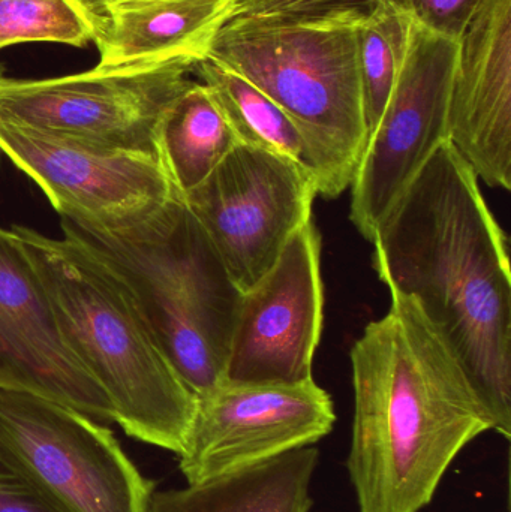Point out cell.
Instances as JSON below:
<instances>
[{
    "label": "cell",
    "instance_id": "obj_10",
    "mask_svg": "<svg viewBox=\"0 0 511 512\" xmlns=\"http://www.w3.org/2000/svg\"><path fill=\"white\" fill-rule=\"evenodd\" d=\"M332 397L314 379L300 384L221 385L198 397L179 468L188 484L203 483L329 435Z\"/></svg>",
    "mask_w": 511,
    "mask_h": 512
},
{
    "label": "cell",
    "instance_id": "obj_16",
    "mask_svg": "<svg viewBox=\"0 0 511 512\" xmlns=\"http://www.w3.org/2000/svg\"><path fill=\"white\" fill-rule=\"evenodd\" d=\"M318 462V448H299L185 489L155 490L147 512H309Z\"/></svg>",
    "mask_w": 511,
    "mask_h": 512
},
{
    "label": "cell",
    "instance_id": "obj_7",
    "mask_svg": "<svg viewBox=\"0 0 511 512\" xmlns=\"http://www.w3.org/2000/svg\"><path fill=\"white\" fill-rule=\"evenodd\" d=\"M195 65L171 59L45 80L2 75L0 123L158 156L159 125L191 86Z\"/></svg>",
    "mask_w": 511,
    "mask_h": 512
},
{
    "label": "cell",
    "instance_id": "obj_3",
    "mask_svg": "<svg viewBox=\"0 0 511 512\" xmlns=\"http://www.w3.org/2000/svg\"><path fill=\"white\" fill-rule=\"evenodd\" d=\"M57 324L113 408L114 423L137 441L180 456L197 408L119 277L80 243L15 225Z\"/></svg>",
    "mask_w": 511,
    "mask_h": 512
},
{
    "label": "cell",
    "instance_id": "obj_23",
    "mask_svg": "<svg viewBox=\"0 0 511 512\" xmlns=\"http://www.w3.org/2000/svg\"><path fill=\"white\" fill-rule=\"evenodd\" d=\"M0 512H60L0 460Z\"/></svg>",
    "mask_w": 511,
    "mask_h": 512
},
{
    "label": "cell",
    "instance_id": "obj_9",
    "mask_svg": "<svg viewBox=\"0 0 511 512\" xmlns=\"http://www.w3.org/2000/svg\"><path fill=\"white\" fill-rule=\"evenodd\" d=\"M317 195V180L302 165L237 143L200 186L179 197L245 292L312 218Z\"/></svg>",
    "mask_w": 511,
    "mask_h": 512
},
{
    "label": "cell",
    "instance_id": "obj_6",
    "mask_svg": "<svg viewBox=\"0 0 511 512\" xmlns=\"http://www.w3.org/2000/svg\"><path fill=\"white\" fill-rule=\"evenodd\" d=\"M0 460L60 512H147L155 492L108 427L3 384Z\"/></svg>",
    "mask_w": 511,
    "mask_h": 512
},
{
    "label": "cell",
    "instance_id": "obj_14",
    "mask_svg": "<svg viewBox=\"0 0 511 512\" xmlns=\"http://www.w3.org/2000/svg\"><path fill=\"white\" fill-rule=\"evenodd\" d=\"M449 141L491 188L511 189V0H480L458 41Z\"/></svg>",
    "mask_w": 511,
    "mask_h": 512
},
{
    "label": "cell",
    "instance_id": "obj_4",
    "mask_svg": "<svg viewBox=\"0 0 511 512\" xmlns=\"http://www.w3.org/2000/svg\"><path fill=\"white\" fill-rule=\"evenodd\" d=\"M366 14L356 8L236 14L207 54L290 117L308 144L324 198L350 189L368 143L357 36Z\"/></svg>",
    "mask_w": 511,
    "mask_h": 512
},
{
    "label": "cell",
    "instance_id": "obj_11",
    "mask_svg": "<svg viewBox=\"0 0 511 512\" xmlns=\"http://www.w3.org/2000/svg\"><path fill=\"white\" fill-rule=\"evenodd\" d=\"M323 321L321 234L311 218L291 236L272 268L243 292L225 382L309 381Z\"/></svg>",
    "mask_w": 511,
    "mask_h": 512
},
{
    "label": "cell",
    "instance_id": "obj_24",
    "mask_svg": "<svg viewBox=\"0 0 511 512\" xmlns=\"http://www.w3.org/2000/svg\"><path fill=\"white\" fill-rule=\"evenodd\" d=\"M92 23L95 18L101 17L102 9L108 0H71Z\"/></svg>",
    "mask_w": 511,
    "mask_h": 512
},
{
    "label": "cell",
    "instance_id": "obj_21",
    "mask_svg": "<svg viewBox=\"0 0 511 512\" xmlns=\"http://www.w3.org/2000/svg\"><path fill=\"white\" fill-rule=\"evenodd\" d=\"M384 3L414 18L426 29L459 41L480 0H386Z\"/></svg>",
    "mask_w": 511,
    "mask_h": 512
},
{
    "label": "cell",
    "instance_id": "obj_19",
    "mask_svg": "<svg viewBox=\"0 0 511 512\" xmlns=\"http://www.w3.org/2000/svg\"><path fill=\"white\" fill-rule=\"evenodd\" d=\"M357 36L369 138L383 116L395 83L402 39V15L386 3L375 6L363 17Z\"/></svg>",
    "mask_w": 511,
    "mask_h": 512
},
{
    "label": "cell",
    "instance_id": "obj_5",
    "mask_svg": "<svg viewBox=\"0 0 511 512\" xmlns=\"http://www.w3.org/2000/svg\"><path fill=\"white\" fill-rule=\"evenodd\" d=\"M62 228L119 277L197 399L225 381L243 292L179 195L123 224Z\"/></svg>",
    "mask_w": 511,
    "mask_h": 512
},
{
    "label": "cell",
    "instance_id": "obj_15",
    "mask_svg": "<svg viewBox=\"0 0 511 512\" xmlns=\"http://www.w3.org/2000/svg\"><path fill=\"white\" fill-rule=\"evenodd\" d=\"M237 0H108L92 21L99 68L207 59Z\"/></svg>",
    "mask_w": 511,
    "mask_h": 512
},
{
    "label": "cell",
    "instance_id": "obj_20",
    "mask_svg": "<svg viewBox=\"0 0 511 512\" xmlns=\"http://www.w3.org/2000/svg\"><path fill=\"white\" fill-rule=\"evenodd\" d=\"M23 42L84 47L92 42V23L71 0H0V50Z\"/></svg>",
    "mask_w": 511,
    "mask_h": 512
},
{
    "label": "cell",
    "instance_id": "obj_17",
    "mask_svg": "<svg viewBox=\"0 0 511 512\" xmlns=\"http://www.w3.org/2000/svg\"><path fill=\"white\" fill-rule=\"evenodd\" d=\"M237 140L203 83L191 86L170 105L158 131V158L174 194L200 186Z\"/></svg>",
    "mask_w": 511,
    "mask_h": 512
},
{
    "label": "cell",
    "instance_id": "obj_8",
    "mask_svg": "<svg viewBox=\"0 0 511 512\" xmlns=\"http://www.w3.org/2000/svg\"><path fill=\"white\" fill-rule=\"evenodd\" d=\"M401 15L395 83L350 186L351 222L369 242L420 168L449 141L458 41Z\"/></svg>",
    "mask_w": 511,
    "mask_h": 512
},
{
    "label": "cell",
    "instance_id": "obj_1",
    "mask_svg": "<svg viewBox=\"0 0 511 512\" xmlns=\"http://www.w3.org/2000/svg\"><path fill=\"white\" fill-rule=\"evenodd\" d=\"M480 180L444 141L384 215L372 264L413 298L467 373L492 430L511 435L509 242Z\"/></svg>",
    "mask_w": 511,
    "mask_h": 512
},
{
    "label": "cell",
    "instance_id": "obj_2",
    "mask_svg": "<svg viewBox=\"0 0 511 512\" xmlns=\"http://www.w3.org/2000/svg\"><path fill=\"white\" fill-rule=\"evenodd\" d=\"M392 295L351 349L347 468L359 512H420L453 460L491 421L456 355L419 304Z\"/></svg>",
    "mask_w": 511,
    "mask_h": 512
},
{
    "label": "cell",
    "instance_id": "obj_12",
    "mask_svg": "<svg viewBox=\"0 0 511 512\" xmlns=\"http://www.w3.org/2000/svg\"><path fill=\"white\" fill-rule=\"evenodd\" d=\"M0 150L38 183L63 218L123 224L174 195L158 156L0 123Z\"/></svg>",
    "mask_w": 511,
    "mask_h": 512
},
{
    "label": "cell",
    "instance_id": "obj_18",
    "mask_svg": "<svg viewBox=\"0 0 511 512\" xmlns=\"http://www.w3.org/2000/svg\"><path fill=\"white\" fill-rule=\"evenodd\" d=\"M194 69L212 93L237 143L284 156L314 174L305 138L269 96L212 60H201Z\"/></svg>",
    "mask_w": 511,
    "mask_h": 512
},
{
    "label": "cell",
    "instance_id": "obj_13",
    "mask_svg": "<svg viewBox=\"0 0 511 512\" xmlns=\"http://www.w3.org/2000/svg\"><path fill=\"white\" fill-rule=\"evenodd\" d=\"M0 384L41 394L99 423L114 421L110 400L66 342L32 265L2 228Z\"/></svg>",
    "mask_w": 511,
    "mask_h": 512
},
{
    "label": "cell",
    "instance_id": "obj_22",
    "mask_svg": "<svg viewBox=\"0 0 511 512\" xmlns=\"http://www.w3.org/2000/svg\"><path fill=\"white\" fill-rule=\"evenodd\" d=\"M386 0H237L236 14H293L356 8L369 12Z\"/></svg>",
    "mask_w": 511,
    "mask_h": 512
}]
</instances>
